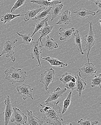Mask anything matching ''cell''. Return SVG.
<instances>
[{"label":"cell","instance_id":"6da1fadb","mask_svg":"<svg viewBox=\"0 0 101 125\" xmlns=\"http://www.w3.org/2000/svg\"><path fill=\"white\" fill-rule=\"evenodd\" d=\"M59 101L48 102L45 104H40L41 106L40 112L42 114V117L47 124L50 125H62V114L60 106L58 105Z\"/></svg>","mask_w":101,"mask_h":125},{"label":"cell","instance_id":"7a4b0ae2","mask_svg":"<svg viewBox=\"0 0 101 125\" xmlns=\"http://www.w3.org/2000/svg\"><path fill=\"white\" fill-rule=\"evenodd\" d=\"M4 74L6 79L12 84L23 82L27 77L25 71H22L21 69H16L14 67L7 69L4 71Z\"/></svg>","mask_w":101,"mask_h":125},{"label":"cell","instance_id":"3957f363","mask_svg":"<svg viewBox=\"0 0 101 125\" xmlns=\"http://www.w3.org/2000/svg\"><path fill=\"white\" fill-rule=\"evenodd\" d=\"M90 24L89 30L87 34L85 35V38L84 40L86 42L85 48L84 51L86 54L88 63H89V54L92 48L95 44L96 38L93 30L92 23L89 21Z\"/></svg>","mask_w":101,"mask_h":125},{"label":"cell","instance_id":"277c9868","mask_svg":"<svg viewBox=\"0 0 101 125\" xmlns=\"http://www.w3.org/2000/svg\"><path fill=\"white\" fill-rule=\"evenodd\" d=\"M18 39H15L13 41H6L4 44L3 51L0 54V57L5 55L6 58L8 59L10 58V60L12 62H15L16 59L13 55L15 54V43L18 41Z\"/></svg>","mask_w":101,"mask_h":125},{"label":"cell","instance_id":"5b68a950","mask_svg":"<svg viewBox=\"0 0 101 125\" xmlns=\"http://www.w3.org/2000/svg\"><path fill=\"white\" fill-rule=\"evenodd\" d=\"M55 72L52 68L47 69L42 74H41L40 82L44 85V89L49 93L48 87L49 85L53 82L55 80Z\"/></svg>","mask_w":101,"mask_h":125},{"label":"cell","instance_id":"8992f818","mask_svg":"<svg viewBox=\"0 0 101 125\" xmlns=\"http://www.w3.org/2000/svg\"><path fill=\"white\" fill-rule=\"evenodd\" d=\"M13 113L11 116V122L17 125H25L27 122V116L17 107L13 108Z\"/></svg>","mask_w":101,"mask_h":125},{"label":"cell","instance_id":"52a82bcc","mask_svg":"<svg viewBox=\"0 0 101 125\" xmlns=\"http://www.w3.org/2000/svg\"><path fill=\"white\" fill-rule=\"evenodd\" d=\"M79 76L81 78L85 79L89 78L93 74L96 73L97 69L92 63H85L81 68L79 69Z\"/></svg>","mask_w":101,"mask_h":125},{"label":"cell","instance_id":"ba28073f","mask_svg":"<svg viewBox=\"0 0 101 125\" xmlns=\"http://www.w3.org/2000/svg\"><path fill=\"white\" fill-rule=\"evenodd\" d=\"M18 94L23 97L24 100L28 98L34 100L32 96V92L34 89L32 88V86L29 84H23L20 86H17L16 88Z\"/></svg>","mask_w":101,"mask_h":125},{"label":"cell","instance_id":"9c48e42d","mask_svg":"<svg viewBox=\"0 0 101 125\" xmlns=\"http://www.w3.org/2000/svg\"><path fill=\"white\" fill-rule=\"evenodd\" d=\"M4 103L6 106L4 111L3 112V114L4 115V125H7L10 120L11 116L13 112L11 104V99L9 96H7Z\"/></svg>","mask_w":101,"mask_h":125},{"label":"cell","instance_id":"30bf717a","mask_svg":"<svg viewBox=\"0 0 101 125\" xmlns=\"http://www.w3.org/2000/svg\"><path fill=\"white\" fill-rule=\"evenodd\" d=\"M39 42L37 40L36 41L32 42L33 44L31 49V57L32 59H34V57H36L38 62V66L41 67L40 55L42 51V47L39 45Z\"/></svg>","mask_w":101,"mask_h":125},{"label":"cell","instance_id":"8fae6325","mask_svg":"<svg viewBox=\"0 0 101 125\" xmlns=\"http://www.w3.org/2000/svg\"><path fill=\"white\" fill-rule=\"evenodd\" d=\"M39 41L41 43V46L48 50L51 51L57 49L59 47L58 43L48 35L42 38Z\"/></svg>","mask_w":101,"mask_h":125},{"label":"cell","instance_id":"7c38bea8","mask_svg":"<svg viewBox=\"0 0 101 125\" xmlns=\"http://www.w3.org/2000/svg\"><path fill=\"white\" fill-rule=\"evenodd\" d=\"M67 91L66 88L61 89L60 88L58 87L53 92H51L48 97L47 99L44 101V103L48 102H56L59 101L60 98L63 97V94Z\"/></svg>","mask_w":101,"mask_h":125},{"label":"cell","instance_id":"4fadbf2b","mask_svg":"<svg viewBox=\"0 0 101 125\" xmlns=\"http://www.w3.org/2000/svg\"><path fill=\"white\" fill-rule=\"evenodd\" d=\"M30 2L33 3H36L38 4L41 8H43L44 9L52 7L53 6L56 4H60L61 1L58 0H53L52 1H48L47 0H32Z\"/></svg>","mask_w":101,"mask_h":125},{"label":"cell","instance_id":"5bb4252c","mask_svg":"<svg viewBox=\"0 0 101 125\" xmlns=\"http://www.w3.org/2000/svg\"><path fill=\"white\" fill-rule=\"evenodd\" d=\"M74 13L78 18L84 20L87 18H89V15H91L92 16H94L96 15V13L94 11L86 10L85 8H80L77 11L74 12Z\"/></svg>","mask_w":101,"mask_h":125},{"label":"cell","instance_id":"9a60e30c","mask_svg":"<svg viewBox=\"0 0 101 125\" xmlns=\"http://www.w3.org/2000/svg\"><path fill=\"white\" fill-rule=\"evenodd\" d=\"M71 12L68 10H66L62 13L59 17V20L56 23L57 25L65 24V25H68L70 22H71Z\"/></svg>","mask_w":101,"mask_h":125},{"label":"cell","instance_id":"2e32d148","mask_svg":"<svg viewBox=\"0 0 101 125\" xmlns=\"http://www.w3.org/2000/svg\"><path fill=\"white\" fill-rule=\"evenodd\" d=\"M75 28H72L69 29H64L62 28L59 29V35L61 36L59 40L61 41H65L67 39H69L71 38L72 33L75 31Z\"/></svg>","mask_w":101,"mask_h":125},{"label":"cell","instance_id":"e0dca14e","mask_svg":"<svg viewBox=\"0 0 101 125\" xmlns=\"http://www.w3.org/2000/svg\"><path fill=\"white\" fill-rule=\"evenodd\" d=\"M27 125H44L43 121L40 120L34 115L33 112L31 111L27 110Z\"/></svg>","mask_w":101,"mask_h":125},{"label":"cell","instance_id":"ac0fdd59","mask_svg":"<svg viewBox=\"0 0 101 125\" xmlns=\"http://www.w3.org/2000/svg\"><path fill=\"white\" fill-rule=\"evenodd\" d=\"M43 60H45L49 62L51 66L59 67H65L67 66V63H66L65 62H61L58 59L55 58H50V57H47L44 58L41 57Z\"/></svg>","mask_w":101,"mask_h":125},{"label":"cell","instance_id":"d6986e66","mask_svg":"<svg viewBox=\"0 0 101 125\" xmlns=\"http://www.w3.org/2000/svg\"><path fill=\"white\" fill-rule=\"evenodd\" d=\"M43 8H37L36 9H32L25 12V15L24 20L25 22H27L31 19L34 20L35 17L38 13L43 10Z\"/></svg>","mask_w":101,"mask_h":125},{"label":"cell","instance_id":"ffe728a7","mask_svg":"<svg viewBox=\"0 0 101 125\" xmlns=\"http://www.w3.org/2000/svg\"><path fill=\"white\" fill-rule=\"evenodd\" d=\"M77 78L76 82V91L79 94V96H81L82 92L84 90L87 85L86 83L84 81V79L81 78L79 75H77Z\"/></svg>","mask_w":101,"mask_h":125},{"label":"cell","instance_id":"44dd1931","mask_svg":"<svg viewBox=\"0 0 101 125\" xmlns=\"http://www.w3.org/2000/svg\"><path fill=\"white\" fill-rule=\"evenodd\" d=\"M75 39L74 41L75 45L77 48V50L81 53L82 55L84 54V52L83 51L82 47V43H81V35H80L79 31L78 30L75 31L74 33Z\"/></svg>","mask_w":101,"mask_h":125},{"label":"cell","instance_id":"7402d4cb","mask_svg":"<svg viewBox=\"0 0 101 125\" xmlns=\"http://www.w3.org/2000/svg\"><path fill=\"white\" fill-rule=\"evenodd\" d=\"M47 22L48 21L45 23V25L43 28L38 31L40 34V37L38 39V41H40V39H41L42 38L47 36L52 32L53 29V26L49 25Z\"/></svg>","mask_w":101,"mask_h":125},{"label":"cell","instance_id":"603a6c76","mask_svg":"<svg viewBox=\"0 0 101 125\" xmlns=\"http://www.w3.org/2000/svg\"><path fill=\"white\" fill-rule=\"evenodd\" d=\"M64 6L62 4H56L53 6L51 8V21H52L54 19L58 17L59 14L61 11L62 9Z\"/></svg>","mask_w":101,"mask_h":125},{"label":"cell","instance_id":"cb8c5ba5","mask_svg":"<svg viewBox=\"0 0 101 125\" xmlns=\"http://www.w3.org/2000/svg\"><path fill=\"white\" fill-rule=\"evenodd\" d=\"M25 14L21 15V13L15 15V14H11L9 13H7L6 14L1 15V16L2 18L1 19V21L4 22V24H6L7 22H10V21H12L16 17L25 16Z\"/></svg>","mask_w":101,"mask_h":125},{"label":"cell","instance_id":"d4e9b609","mask_svg":"<svg viewBox=\"0 0 101 125\" xmlns=\"http://www.w3.org/2000/svg\"><path fill=\"white\" fill-rule=\"evenodd\" d=\"M16 33L19 36L21 37L22 39V42L21 43L25 44H29L31 42L34 41V39L31 37V34L25 33L23 34L22 32L20 31H17Z\"/></svg>","mask_w":101,"mask_h":125},{"label":"cell","instance_id":"484cf974","mask_svg":"<svg viewBox=\"0 0 101 125\" xmlns=\"http://www.w3.org/2000/svg\"><path fill=\"white\" fill-rule=\"evenodd\" d=\"M51 8L52 7L46 8L41 12L38 13L34 20H38V21H40L41 20L44 19L47 16L50 14V11L51 10Z\"/></svg>","mask_w":101,"mask_h":125},{"label":"cell","instance_id":"4316f807","mask_svg":"<svg viewBox=\"0 0 101 125\" xmlns=\"http://www.w3.org/2000/svg\"><path fill=\"white\" fill-rule=\"evenodd\" d=\"M72 92L70 91L67 96V97L64 101L63 104V109H62V114H64L67 110L71 102V96H72Z\"/></svg>","mask_w":101,"mask_h":125},{"label":"cell","instance_id":"83f0119b","mask_svg":"<svg viewBox=\"0 0 101 125\" xmlns=\"http://www.w3.org/2000/svg\"><path fill=\"white\" fill-rule=\"evenodd\" d=\"M48 20H49L48 17H46L41 21L38 22L35 24V29L32 34V35H31L32 37L34 35V34H35V33H36L38 31L43 28L44 26L45 25V23L46 22L48 21Z\"/></svg>","mask_w":101,"mask_h":125},{"label":"cell","instance_id":"f1b7e54d","mask_svg":"<svg viewBox=\"0 0 101 125\" xmlns=\"http://www.w3.org/2000/svg\"><path fill=\"white\" fill-rule=\"evenodd\" d=\"M101 74H99V76H97L95 75L94 79H92V87H96L98 86L100 88H101Z\"/></svg>","mask_w":101,"mask_h":125},{"label":"cell","instance_id":"f546056e","mask_svg":"<svg viewBox=\"0 0 101 125\" xmlns=\"http://www.w3.org/2000/svg\"><path fill=\"white\" fill-rule=\"evenodd\" d=\"M74 76V75L71 74L70 73H66L62 76L61 78H60V81H61L64 84H66L70 82L71 78Z\"/></svg>","mask_w":101,"mask_h":125},{"label":"cell","instance_id":"4dcf8cb0","mask_svg":"<svg viewBox=\"0 0 101 125\" xmlns=\"http://www.w3.org/2000/svg\"><path fill=\"white\" fill-rule=\"evenodd\" d=\"M77 123L81 125H97L99 123L98 121H92L91 119L87 118L86 120L81 119L78 120Z\"/></svg>","mask_w":101,"mask_h":125},{"label":"cell","instance_id":"1f68e13d","mask_svg":"<svg viewBox=\"0 0 101 125\" xmlns=\"http://www.w3.org/2000/svg\"><path fill=\"white\" fill-rule=\"evenodd\" d=\"M26 0H17L15 2L14 5L10 9V12L11 13L14 12L16 10L18 9L20 7L22 6L25 3Z\"/></svg>","mask_w":101,"mask_h":125},{"label":"cell","instance_id":"d6a6232c","mask_svg":"<svg viewBox=\"0 0 101 125\" xmlns=\"http://www.w3.org/2000/svg\"><path fill=\"white\" fill-rule=\"evenodd\" d=\"M66 84L65 87L66 89L73 91L76 88V83L70 81Z\"/></svg>","mask_w":101,"mask_h":125},{"label":"cell","instance_id":"836d02e7","mask_svg":"<svg viewBox=\"0 0 101 125\" xmlns=\"http://www.w3.org/2000/svg\"><path fill=\"white\" fill-rule=\"evenodd\" d=\"M95 4L97 6V8H98V10L96 11V13H99L101 10V1H99V2L96 3Z\"/></svg>","mask_w":101,"mask_h":125},{"label":"cell","instance_id":"e575fe53","mask_svg":"<svg viewBox=\"0 0 101 125\" xmlns=\"http://www.w3.org/2000/svg\"><path fill=\"white\" fill-rule=\"evenodd\" d=\"M90 1H92V2H94L95 3H98V2L101 1V0H89Z\"/></svg>","mask_w":101,"mask_h":125},{"label":"cell","instance_id":"d590c367","mask_svg":"<svg viewBox=\"0 0 101 125\" xmlns=\"http://www.w3.org/2000/svg\"><path fill=\"white\" fill-rule=\"evenodd\" d=\"M48 1H51L54 0H47Z\"/></svg>","mask_w":101,"mask_h":125},{"label":"cell","instance_id":"8d00e7d4","mask_svg":"<svg viewBox=\"0 0 101 125\" xmlns=\"http://www.w3.org/2000/svg\"><path fill=\"white\" fill-rule=\"evenodd\" d=\"M99 22H100V24H101V19H100V20H99Z\"/></svg>","mask_w":101,"mask_h":125},{"label":"cell","instance_id":"74e56055","mask_svg":"<svg viewBox=\"0 0 101 125\" xmlns=\"http://www.w3.org/2000/svg\"><path fill=\"white\" fill-rule=\"evenodd\" d=\"M1 0H0V1H1ZM3 0L5 1V0Z\"/></svg>","mask_w":101,"mask_h":125}]
</instances>
